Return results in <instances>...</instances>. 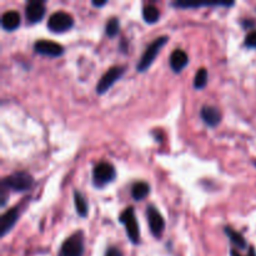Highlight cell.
<instances>
[{
	"mask_svg": "<svg viewBox=\"0 0 256 256\" xmlns=\"http://www.w3.org/2000/svg\"><path fill=\"white\" fill-rule=\"evenodd\" d=\"M34 184V179L30 174L25 172H18L9 176L4 178L2 180L0 188H4L6 190H12V192H26Z\"/></svg>",
	"mask_w": 256,
	"mask_h": 256,
	"instance_id": "6da1fadb",
	"label": "cell"
},
{
	"mask_svg": "<svg viewBox=\"0 0 256 256\" xmlns=\"http://www.w3.org/2000/svg\"><path fill=\"white\" fill-rule=\"evenodd\" d=\"M168 40H169V38H168L166 35H164V36H159L146 48V50H145L144 54H142V56L140 58L139 62H138L136 65L138 72H144L145 70L149 69L150 65L154 62L155 58L158 56V54H159L160 50H162V48L168 42Z\"/></svg>",
	"mask_w": 256,
	"mask_h": 256,
	"instance_id": "7a4b0ae2",
	"label": "cell"
},
{
	"mask_svg": "<svg viewBox=\"0 0 256 256\" xmlns=\"http://www.w3.org/2000/svg\"><path fill=\"white\" fill-rule=\"evenodd\" d=\"M119 222H122L126 229V235L129 238L130 242L132 244H139L140 240V232H139V224L135 218L134 208L129 206L120 214Z\"/></svg>",
	"mask_w": 256,
	"mask_h": 256,
	"instance_id": "3957f363",
	"label": "cell"
},
{
	"mask_svg": "<svg viewBox=\"0 0 256 256\" xmlns=\"http://www.w3.org/2000/svg\"><path fill=\"white\" fill-rule=\"evenodd\" d=\"M115 178H116L115 168L109 162H99L92 170V184L96 188H104L106 184L114 182Z\"/></svg>",
	"mask_w": 256,
	"mask_h": 256,
	"instance_id": "277c9868",
	"label": "cell"
},
{
	"mask_svg": "<svg viewBox=\"0 0 256 256\" xmlns=\"http://www.w3.org/2000/svg\"><path fill=\"white\" fill-rule=\"evenodd\" d=\"M62 256H82L84 254V234L76 232L70 235L60 248Z\"/></svg>",
	"mask_w": 256,
	"mask_h": 256,
	"instance_id": "5b68a950",
	"label": "cell"
},
{
	"mask_svg": "<svg viewBox=\"0 0 256 256\" xmlns=\"http://www.w3.org/2000/svg\"><path fill=\"white\" fill-rule=\"evenodd\" d=\"M72 25H74V19L72 15L62 10L52 12L48 20V29L52 32H64L72 29Z\"/></svg>",
	"mask_w": 256,
	"mask_h": 256,
	"instance_id": "8992f818",
	"label": "cell"
},
{
	"mask_svg": "<svg viewBox=\"0 0 256 256\" xmlns=\"http://www.w3.org/2000/svg\"><path fill=\"white\" fill-rule=\"evenodd\" d=\"M125 66H112L108 69V72L102 75L99 79L96 84V92L98 94H104L108 90L110 89V86L115 84L120 78L124 75Z\"/></svg>",
	"mask_w": 256,
	"mask_h": 256,
	"instance_id": "52a82bcc",
	"label": "cell"
},
{
	"mask_svg": "<svg viewBox=\"0 0 256 256\" xmlns=\"http://www.w3.org/2000/svg\"><path fill=\"white\" fill-rule=\"evenodd\" d=\"M146 218L148 222H149V228L152 230V234L155 238H160L164 232L165 229V220L162 215L160 214L159 210L154 206V205H149L146 210Z\"/></svg>",
	"mask_w": 256,
	"mask_h": 256,
	"instance_id": "ba28073f",
	"label": "cell"
},
{
	"mask_svg": "<svg viewBox=\"0 0 256 256\" xmlns=\"http://www.w3.org/2000/svg\"><path fill=\"white\" fill-rule=\"evenodd\" d=\"M34 49L38 54H42L50 58H58L60 56V55H62V52H64L62 45L46 39L36 40L34 44Z\"/></svg>",
	"mask_w": 256,
	"mask_h": 256,
	"instance_id": "9c48e42d",
	"label": "cell"
},
{
	"mask_svg": "<svg viewBox=\"0 0 256 256\" xmlns=\"http://www.w3.org/2000/svg\"><path fill=\"white\" fill-rule=\"evenodd\" d=\"M45 15V5L42 2L39 0H34V2H29L25 8V18L30 24H35L39 22L40 20L44 18Z\"/></svg>",
	"mask_w": 256,
	"mask_h": 256,
	"instance_id": "30bf717a",
	"label": "cell"
},
{
	"mask_svg": "<svg viewBox=\"0 0 256 256\" xmlns=\"http://www.w3.org/2000/svg\"><path fill=\"white\" fill-rule=\"evenodd\" d=\"M200 116L205 124L212 128H215L222 122V112L212 105H204L200 110Z\"/></svg>",
	"mask_w": 256,
	"mask_h": 256,
	"instance_id": "8fae6325",
	"label": "cell"
},
{
	"mask_svg": "<svg viewBox=\"0 0 256 256\" xmlns=\"http://www.w3.org/2000/svg\"><path fill=\"white\" fill-rule=\"evenodd\" d=\"M19 219V210L18 208H12L9 212L2 215L0 218V236H5L12 229Z\"/></svg>",
	"mask_w": 256,
	"mask_h": 256,
	"instance_id": "7c38bea8",
	"label": "cell"
},
{
	"mask_svg": "<svg viewBox=\"0 0 256 256\" xmlns=\"http://www.w3.org/2000/svg\"><path fill=\"white\" fill-rule=\"evenodd\" d=\"M170 66L175 72H180L188 64H189V56L186 52L182 49H175L170 55Z\"/></svg>",
	"mask_w": 256,
	"mask_h": 256,
	"instance_id": "4fadbf2b",
	"label": "cell"
},
{
	"mask_svg": "<svg viewBox=\"0 0 256 256\" xmlns=\"http://www.w3.org/2000/svg\"><path fill=\"white\" fill-rule=\"evenodd\" d=\"M20 25V15L15 10H9L2 15V26L4 30L12 32Z\"/></svg>",
	"mask_w": 256,
	"mask_h": 256,
	"instance_id": "5bb4252c",
	"label": "cell"
},
{
	"mask_svg": "<svg viewBox=\"0 0 256 256\" xmlns=\"http://www.w3.org/2000/svg\"><path fill=\"white\" fill-rule=\"evenodd\" d=\"M224 232H225V234H226V236L229 238L230 242H232V244L234 245L235 248H238V249H240V250L246 249V246H248L246 240H245V238L242 236V232H238L232 226H225Z\"/></svg>",
	"mask_w": 256,
	"mask_h": 256,
	"instance_id": "9a60e30c",
	"label": "cell"
},
{
	"mask_svg": "<svg viewBox=\"0 0 256 256\" xmlns=\"http://www.w3.org/2000/svg\"><path fill=\"white\" fill-rule=\"evenodd\" d=\"M172 6L175 8H182V9H196V8L202 6H232L234 2H200V4H192V2H172Z\"/></svg>",
	"mask_w": 256,
	"mask_h": 256,
	"instance_id": "2e32d148",
	"label": "cell"
},
{
	"mask_svg": "<svg viewBox=\"0 0 256 256\" xmlns=\"http://www.w3.org/2000/svg\"><path fill=\"white\" fill-rule=\"evenodd\" d=\"M150 192V186L148 182H135L132 188V196L134 198V200L140 202V200L145 199V198L149 195Z\"/></svg>",
	"mask_w": 256,
	"mask_h": 256,
	"instance_id": "e0dca14e",
	"label": "cell"
},
{
	"mask_svg": "<svg viewBox=\"0 0 256 256\" xmlns=\"http://www.w3.org/2000/svg\"><path fill=\"white\" fill-rule=\"evenodd\" d=\"M74 204L78 214L82 218L86 216L89 208H88V202L86 200H85L84 195H82L79 190H74Z\"/></svg>",
	"mask_w": 256,
	"mask_h": 256,
	"instance_id": "ac0fdd59",
	"label": "cell"
},
{
	"mask_svg": "<svg viewBox=\"0 0 256 256\" xmlns=\"http://www.w3.org/2000/svg\"><path fill=\"white\" fill-rule=\"evenodd\" d=\"M142 18H144L145 22H148V24H154L160 18L159 9L155 5H145L142 8Z\"/></svg>",
	"mask_w": 256,
	"mask_h": 256,
	"instance_id": "d6986e66",
	"label": "cell"
},
{
	"mask_svg": "<svg viewBox=\"0 0 256 256\" xmlns=\"http://www.w3.org/2000/svg\"><path fill=\"white\" fill-rule=\"evenodd\" d=\"M208 78H209V74H208V70L205 68H200L196 72V75L194 78V88L198 90H202L208 84Z\"/></svg>",
	"mask_w": 256,
	"mask_h": 256,
	"instance_id": "ffe728a7",
	"label": "cell"
},
{
	"mask_svg": "<svg viewBox=\"0 0 256 256\" xmlns=\"http://www.w3.org/2000/svg\"><path fill=\"white\" fill-rule=\"evenodd\" d=\"M119 30H120V22L118 18L112 16L106 22V26H105V32H106L108 36L110 38H114L119 34Z\"/></svg>",
	"mask_w": 256,
	"mask_h": 256,
	"instance_id": "44dd1931",
	"label": "cell"
},
{
	"mask_svg": "<svg viewBox=\"0 0 256 256\" xmlns=\"http://www.w3.org/2000/svg\"><path fill=\"white\" fill-rule=\"evenodd\" d=\"M244 44H245V46H246V48L256 49V30H252V32H250L249 34L245 36Z\"/></svg>",
	"mask_w": 256,
	"mask_h": 256,
	"instance_id": "7402d4cb",
	"label": "cell"
},
{
	"mask_svg": "<svg viewBox=\"0 0 256 256\" xmlns=\"http://www.w3.org/2000/svg\"><path fill=\"white\" fill-rule=\"evenodd\" d=\"M230 255H232V256H242V254H240V252H236V249H232V252H230ZM245 256H256V252H255L254 248H252V246L250 248L249 252H248V255H245Z\"/></svg>",
	"mask_w": 256,
	"mask_h": 256,
	"instance_id": "603a6c76",
	"label": "cell"
},
{
	"mask_svg": "<svg viewBox=\"0 0 256 256\" xmlns=\"http://www.w3.org/2000/svg\"><path fill=\"white\" fill-rule=\"evenodd\" d=\"M105 256H122V252H120L116 248H110Z\"/></svg>",
	"mask_w": 256,
	"mask_h": 256,
	"instance_id": "cb8c5ba5",
	"label": "cell"
},
{
	"mask_svg": "<svg viewBox=\"0 0 256 256\" xmlns=\"http://www.w3.org/2000/svg\"><path fill=\"white\" fill-rule=\"evenodd\" d=\"M255 25V22L252 19H245L242 20V26L245 28V29H249V28L254 26Z\"/></svg>",
	"mask_w": 256,
	"mask_h": 256,
	"instance_id": "d4e9b609",
	"label": "cell"
},
{
	"mask_svg": "<svg viewBox=\"0 0 256 256\" xmlns=\"http://www.w3.org/2000/svg\"><path fill=\"white\" fill-rule=\"evenodd\" d=\"M106 2H108L106 0H102V2H96V0H92V6H95V8H102V6H104Z\"/></svg>",
	"mask_w": 256,
	"mask_h": 256,
	"instance_id": "484cf974",
	"label": "cell"
}]
</instances>
